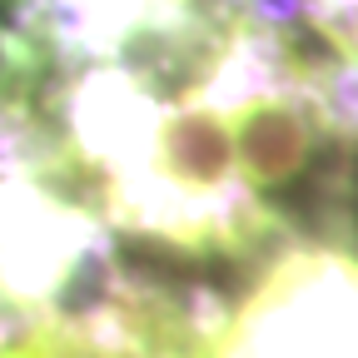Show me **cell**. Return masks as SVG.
<instances>
[{"label":"cell","instance_id":"2","mask_svg":"<svg viewBox=\"0 0 358 358\" xmlns=\"http://www.w3.org/2000/svg\"><path fill=\"white\" fill-rule=\"evenodd\" d=\"M0 358H155V353L85 319H35L0 343Z\"/></svg>","mask_w":358,"mask_h":358},{"label":"cell","instance_id":"3","mask_svg":"<svg viewBox=\"0 0 358 358\" xmlns=\"http://www.w3.org/2000/svg\"><path fill=\"white\" fill-rule=\"evenodd\" d=\"M0 313H6V303H0ZM10 334H15V329H6V319H0V343H6Z\"/></svg>","mask_w":358,"mask_h":358},{"label":"cell","instance_id":"1","mask_svg":"<svg viewBox=\"0 0 358 358\" xmlns=\"http://www.w3.org/2000/svg\"><path fill=\"white\" fill-rule=\"evenodd\" d=\"M0 174L80 239L85 319L209 358L299 259H358V0H20Z\"/></svg>","mask_w":358,"mask_h":358}]
</instances>
